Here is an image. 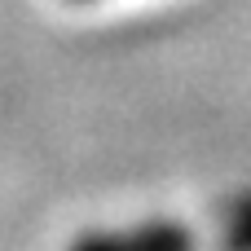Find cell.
Here are the masks:
<instances>
[{"label":"cell","instance_id":"cell-1","mask_svg":"<svg viewBox=\"0 0 251 251\" xmlns=\"http://www.w3.org/2000/svg\"><path fill=\"white\" fill-rule=\"evenodd\" d=\"M71 251H251V190L225 199L203 225L141 221L119 229H93Z\"/></svg>","mask_w":251,"mask_h":251},{"label":"cell","instance_id":"cell-2","mask_svg":"<svg viewBox=\"0 0 251 251\" xmlns=\"http://www.w3.org/2000/svg\"><path fill=\"white\" fill-rule=\"evenodd\" d=\"M71 4H88V0H71Z\"/></svg>","mask_w":251,"mask_h":251}]
</instances>
